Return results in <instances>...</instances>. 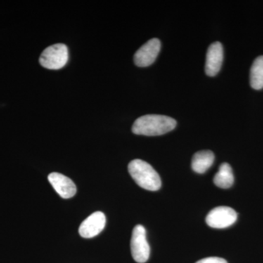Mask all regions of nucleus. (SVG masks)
I'll use <instances>...</instances> for the list:
<instances>
[{
    "label": "nucleus",
    "instance_id": "nucleus-1",
    "mask_svg": "<svg viewBox=\"0 0 263 263\" xmlns=\"http://www.w3.org/2000/svg\"><path fill=\"white\" fill-rule=\"evenodd\" d=\"M176 126V121L173 118L149 114L138 118L133 124L132 130L139 136H162L172 131Z\"/></svg>",
    "mask_w": 263,
    "mask_h": 263
},
{
    "label": "nucleus",
    "instance_id": "nucleus-10",
    "mask_svg": "<svg viewBox=\"0 0 263 263\" xmlns=\"http://www.w3.org/2000/svg\"><path fill=\"white\" fill-rule=\"evenodd\" d=\"M214 153L211 151H200L194 155L192 168L197 174H204L212 167L214 162Z\"/></svg>",
    "mask_w": 263,
    "mask_h": 263
},
{
    "label": "nucleus",
    "instance_id": "nucleus-11",
    "mask_svg": "<svg viewBox=\"0 0 263 263\" xmlns=\"http://www.w3.org/2000/svg\"><path fill=\"white\" fill-rule=\"evenodd\" d=\"M216 186L221 189H228L234 183V176L231 166L228 163H223L219 166V171L214 178Z\"/></svg>",
    "mask_w": 263,
    "mask_h": 263
},
{
    "label": "nucleus",
    "instance_id": "nucleus-4",
    "mask_svg": "<svg viewBox=\"0 0 263 263\" xmlns=\"http://www.w3.org/2000/svg\"><path fill=\"white\" fill-rule=\"evenodd\" d=\"M131 253L133 259L138 263H144L150 256V247L146 239L144 227L138 224L133 229L131 238Z\"/></svg>",
    "mask_w": 263,
    "mask_h": 263
},
{
    "label": "nucleus",
    "instance_id": "nucleus-2",
    "mask_svg": "<svg viewBox=\"0 0 263 263\" xmlns=\"http://www.w3.org/2000/svg\"><path fill=\"white\" fill-rule=\"evenodd\" d=\"M128 171L137 184L144 190L157 191L162 186V181L157 171L145 161H131L128 165Z\"/></svg>",
    "mask_w": 263,
    "mask_h": 263
},
{
    "label": "nucleus",
    "instance_id": "nucleus-5",
    "mask_svg": "<svg viewBox=\"0 0 263 263\" xmlns=\"http://www.w3.org/2000/svg\"><path fill=\"white\" fill-rule=\"evenodd\" d=\"M238 214L234 209L227 206L214 208L206 216V223L211 228L222 229L234 224Z\"/></svg>",
    "mask_w": 263,
    "mask_h": 263
},
{
    "label": "nucleus",
    "instance_id": "nucleus-3",
    "mask_svg": "<svg viewBox=\"0 0 263 263\" xmlns=\"http://www.w3.org/2000/svg\"><path fill=\"white\" fill-rule=\"evenodd\" d=\"M68 58V48L65 44L58 43L43 51L40 57V64L49 70H59L65 67Z\"/></svg>",
    "mask_w": 263,
    "mask_h": 263
},
{
    "label": "nucleus",
    "instance_id": "nucleus-12",
    "mask_svg": "<svg viewBox=\"0 0 263 263\" xmlns=\"http://www.w3.org/2000/svg\"><path fill=\"white\" fill-rule=\"evenodd\" d=\"M250 84L254 89L263 88V56L257 57L251 67Z\"/></svg>",
    "mask_w": 263,
    "mask_h": 263
},
{
    "label": "nucleus",
    "instance_id": "nucleus-8",
    "mask_svg": "<svg viewBox=\"0 0 263 263\" xmlns=\"http://www.w3.org/2000/svg\"><path fill=\"white\" fill-rule=\"evenodd\" d=\"M48 179L51 186L62 198H70L76 195V184L67 176L59 173H51L48 176Z\"/></svg>",
    "mask_w": 263,
    "mask_h": 263
},
{
    "label": "nucleus",
    "instance_id": "nucleus-6",
    "mask_svg": "<svg viewBox=\"0 0 263 263\" xmlns=\"http://www.w3.org/2000/svg\"><path fill=\"white\" fill-rule=\"evenodd\" d=\"M161 43L157 38H153L145 43L137 51L134 56L135 63L138 67L150 66L155 62L160 53Z\"/></svg>",
    "mask_w": 263,
    "mask_h": 263
},
{
    "label": "nucleus",
    "instance_id": "nucleus-13",
    "mask_svg": "<svg viewBox=\"0 0 263 263\" xmlns=\"http://www.w3.org/2000/svg\"><path fill=\"white\" fill-rule=\"evenodd\" d=\"M195 263H228L226 259L220 257H211L200 259Z\"/></svg>",
    "mask_w": 263,
    "mask_h": 263
},
{
    "label": "nucleus",
    "instance_id": "nucleus-9",
    "mask_svg": "<svg viewBox=\"0 0 263 263\" xmlns=\"http://www.w3.org/2000/svg\"><path fill=\"white\" fill-rule=\"evenodd\" d=\"M223 61V47L221 43L211 44L208 49L205 72L209 76H215L220 70Z\"/></svg>",
    "mask_w": 263,
    "mask_h": 263
},
{
    "label": "nucleus",
    "instance_id": "nucleus-7",
    "mask_svg": "<svg viewBox=\"0 0 263 263\" xmlns=\"http://www.w3.org/2000/svg\"><path fill=\"white\" fill-rule=\"evenodd\" d=\"M106 218L101 212L93 213L82 223L79 228V234L84 238H94L105 228Z\"/></svg>",
    "mask_w": 263,
    "mask_h": 263
}]
</instances>
